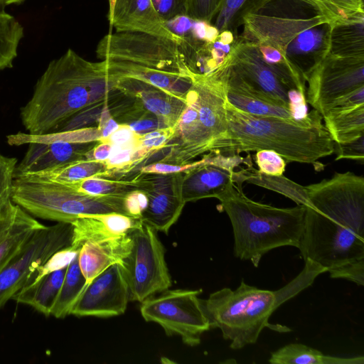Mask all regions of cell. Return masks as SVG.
Instances as JSON below:
<instances>
[{
    "mask_svg": "<svg viewBox=\"0 0 364 364\" xmlns=\"http://www.w3.org/2000/svg\"><path fill=\"white\" fill-rule=\"evenodd\" d=\"M255 159L258 171L263 174L282 176L285 171L286 161L274 151L258 150L255 155Z\"/></svg>",
    "mask_w": 364,
    "mask_h": 364,
    "instance_id": "60d3db41",
    "label": "cell"
},
{
    "mask_svg": "<svg viewBox=\"0 0 364 364\" xmlns=\"http://www.w3.org/2000/svg\"><path fill=\"white\" fill-rule=\"evenodd\" d=\"M237 32L224 30L210 42L179 40L178 45L185 63L193 75H206L220 68L230 55Z\"/></svg>",
    "mask_w": 364,
    "mask_h": 364,
    "instance_id": "603a6c76",
    "label": "cell"
},
{
    "mask_svg": "<svg viewBox=\"0 0 364 364\" xmlns=\"http://www.w3.org/2000/svg\"><path fill=\"white\" fill-rule=\"evenodd\" d=\"M67 267L52 272L36 283L23 287L12 299L31 306L46 316H50L51 309L60 289Z\"/></svg>",
    "mask_w": 364,
    "mask_h": 364,
    "instance_id": "4316f807",
    "label": "cell"
},
{
    "mask_svg": "<svg viewBox=\"0 0 364 364\" xmlns=\"http://www.w3.org/2000/svg\"><path fill=\"white\" fill-rule=\"evenodd\" d=\"M247 1L223 0L212 23L220 32L224 30L237 32V18Z\"/></svg>",
    "mask_w": 364,
    "mask_h": 364,
    "instance_id": "f35d334b",
    "label": "cell"
},
{
    "mask_svg": "<svg viewBox=\"0 0 364 364\" xmlns=\"http://www.w3.org/2000/svg\"><path fill=\"white\" fill-rule=\"evenodd\" d=\"M108 20L117 32H142L179 41L157 15L151 0H109Z\"/></svg>",
    "mask_w": 364,
    "mask_h": 364,
    "instance_id": "44dd1931",
    "label": "cell"
},
{
    "mask_svg": "<svg viewBox=\"0 0 364 364\" xmlns=\"http://www.w3.org/2000/svg\"><path fill=\"white\" fill-rule=\"evenodd\" d=\"M306 102L321 113L334 100L364 86V56L328 53L306 79Z\"/></svg>",
    "mask_w": 364,
    "mask_h": 364,
    "instance_id": "4fadbf2b",
    "label": "cell"
},
{
    "mask_svg": "<svg viewBox=\"0 0 364 364\" xmlns=\"http://www.w3.org/2000/svg\"><path fill=\"white\" fill-rule=\"evenodd\" d=\"M225 102L223 83L216 71L193 75L186 107L159 162L183 166L206 152L217 151L227 133Z\"/></svg>",
    "mask_w": 364,
    "mask_h": 364,
    "instance_id": "52a82bcc",
    "label": "cell"
},
{
    "mask_svg": "<svg viewBox=\"0 0 364 364\" xmlns=\"http://www.w3.org/2000/svg\"><path fill=\"white\" fill-rule=\"evenodd\" d=\"M102 61L108 73L117 80L123 77L137 79L181 99H186L192 84V77L153 70L129 62L110 60Z\"/></svg>",
    "mask_w": 364,
    "mask_h": 364,
    "instance_id": "484cf974",
    "label": "cell"
},
{
    "mask_svg": "<svg viewBox=\"0 0 364 364\" xmlns=\"http://www.w3.org/2000/svg\"><path fill=\"white\" fill-rule=\"evenodd\" d=\"M165 25L179 40L210 42L214 41L220 33L213 23L193 19L186 15L166 21Z\"/></svg>",
    "mask_w": 364,
    "mask_h": 364,
    "instance_id": "d590c367",
    "label": "cell"
},
{
    "mask_svg": "<svg viewBox=\"0 0 364 364\" xmlns=\"http://www.w3.org/2000/svg\"><path fill=\"white\" fill-rule=\"evenodd\" d=\"M139 139V134L127 124H119L118 129L107 139L102 140L112 146H123L136 142Z\"/></svg>",
    "mask_w": 364,
    "mask_h": 364,
    "instance_id": "681fc988",
    "label": "cell"
},
{
    "mask_svg": "<svg viewBox=\"0 0 364 364\" xmlns=\"http://www.w3.org/2000/svg\"><path fill=\"white\" fill-rule=\"evenodd\" d=\"M46 227L11 200L0 208V271Z\"/></svg>",
    "mask_w": 364,
    "mask_h": 364,
    "instance_id": "7402d4cb",
    "label": "cell"
},
{
    "mask_svg": "<svg viewBox=\"0 0 364 364\" xmlns=\"http://www.w3.org/2000/svg\"><path fill=\"white\" fill-rule=\"evenodd\" d=\"M215 71L223 81L227 102L236 109L253 115L296 119L290 108L247 84L226 60Z\"/></svg>",
    "mask_w": 364,
    "mask_h": 364,
    "instance_id": "ffe728a7",
    "label": "cell"
},
{
    "mask_svg": "<svg viewBox=\"0 0 364 364\" xmlns=\"http://www.w3.org/2000/svg\"><path fill=\"white\" fill-rule=\"evenodd\" d=\"M70 184L80 192L95 196L126 195L137 189L134 177L130 180H120L94 176Z\"/></svg>",
    "mask_w": 364,
    "mask_h": 364,
    "instance_id": "8d00e7d4",
    "label": "cell"
},
{
    "mask_svg": "<svg viewBox=\"0 0 364 364\" xmlns=\"http://www.w3.org/2000/svg\"><path fill=\"white\" fill-rule=\"evenodd\" d=\"M157 231L142 223L129 232L132 247L124 262L129 287V301L141 303L171 286L165 260V248Z\"/></svg>",
    "mask_w": 364,
    "mask_h": 364,
    "instance_id": "8fae6325",
    "label": "cell"
},
{
    "mask_svg": "<svg viewBox=\"0 0 364 364\" xmlns=\"http://www.w3.org/2000/svg\"><path fill=\"white\" fill-rule=\"evenodd\" d=\"M250 157L239 154L210 151L197 165L183 171L181 193L185 203L206 198H218L236 183V170L247 165Z\"/></svg>",
    "mask_w": 364,
    "mask_h": 364,
    "instance_id": "9a60e30c",
    "label": "cell"
},
{
    "mask_svg": "<svg viewBox=\"0 0 364 364\" xmlns=\"http://www.w3.org/2000/svg\"><path fill=\"white\" fill-rule=\"evenodd\" d=\"M159 18L165 23L186 15L188 0H151Z\"/></svg>",
    "mask_w": 364,
    "mask_h": 364,
    "instance_id": "bcb514c9",
    "label": "cell"
},
{
    "mask_svg": "<svg viewBox=\"0 0 364 364\" xmlns=\"http://www.w3.org/2000/svg\"><path fill=\"white\" fill-rule=\"evenodd\" d=\"M324 125L334 143H345L364 135V105L325 114Z\"/></svg>",
    "mask_w": 364,
    "mask_h": 364,
    "instance_id": "d6a6232c",
    "label": "cell"
},
{
    "mask_svg": "<svg viewBox=\"0 0 364 364\" xmlns=\"http://www.w3.org/2000/svg\"><path fill=\"white\" fill-rule=\"evenodd\" d=\"M26 0H3L4 7L11 4H20Z\"/></svg>",
    "mask_w": 364,
    "mask_h": 364,
    "instance_id": "816d5d0a",
    "label": "cell"
},
{
    "mask_svg": "<svg viewBox=\"0 0 364 364\" xmlns=\"http://www.w3.org/2000/svg\"><path fill=\"white\" fill-rule=\"evenodd\" d=\"M113 146L103 141H100L93 148L89 159L98 161H105L110 156Z\"/></svg>",
    "mask_w": 364,
    "mask_h": 364,
    "instance_id": "f907efd6",
    "label": "cell"
},
{
    "mask_svg": "<svg viewBox=\"0 0 364 364\" xmlns=\"http://www.w3.org/2000/svg\"><path fill=\"white\" fill-rule=\"evenodd\" d=\"M226 62L247 84L291 109L289 98L290 90L263 61L253 42L238 35Z\"/></svg>",
    "mask_w": 364,
    "mask_h": 364,
    "instance_id": "ac0fdd59",
    "label": "cell"
},
{
    "mask_svg": "<svg viewBox=\"0 0 364 364\" xmlns=\"http://www.w3.org/2000/svg\"><path fill=\"white\" fill-rule=\"evenodd\" d=\"M241 183L246 181L275 191L294 201L297 205L311 207L306 187L282 176H270L260 173L250 162L238 170Z\"/></svg>",
    "mask_w": 364,
    "mask_h": 364,
    "instance_id": "83f0119b",
    "label": "cell"
},
{
    "mask_svg": "<svg viewBox=\"0 0 364 364\" xmlns=\"http://www.w3.org/2000/svg\"><path fill=\"white\" fill-rule=\"evenodd\" d=\"M201 290L166 289L141 302L140 312L146 321L161 326L168 336L176 335L186 345L200 343L202 334L210 328V322L198 298Z\"/></svg>",
    "mask_w": 364,
    "mask_h": 364,
    "instance_id": "30bf717a",
    "label": "cell"
},
{
    "mask_svg": "<svg viewBox=\"0 0 364 364\" xmlns=\"http://www.w3.org/2000/svg\"><path fill=\"white\" fill-rule=\"evenodd\" d=\"M99 141L56 139L46 142H30L23 159L16 166L14 178L89 159L92 150Z\"/></svg>",
    "mask_w": 364,
    "mask_h": 364,
    "instance_id": "d6986e66",
    "label": "cell"
},
{
    "mask_svg": "<svg viewBox=\"0 0 364 364\" xmlns=\"http://www.w3.org/2000/svg\"><path fill=\"white\" fill-rule=\"evenodd\" d=\"M266 2L269 0H259ZM314 4L331 24L364 16L363 0H309Z\"/></svg>",
    "mask_w": 364,
    "mask_h": 364,
    "instance_id": "74e56055",
    "label": "cell"
},
{
    "mask_svg": "<svg viewBox=\"0 0 364 364\" xmlns=\"http://www.w3.org/2000/svg\"><path fill=\"white\" fill-rule=\"evenodd\" d=\"M129 287L124 264H114L85 286L73 305L75 316L109 318L123 314L129 301Z\"/></svg>",
    "mask_w": 364,
    "mask_h": 364,
    "instance_id": "5bb4252c",
    "label": "cell"
},
{
    "mask_svg": "<svg viewBox=\"0 0 364 364\" xmlns=\"http://www.w3.org/2000/svg\"><path fill=\"white\" fill-rule=\"evenodd\" d=\"M218 200L232 227L236 257L257 267L264 255L273 249L299 248L306 206L277 208L257 202L235 183Z\"/></svg>",
    "mask_w": 364,
    "mask_h": 364,
    "instance_id": "8992f818",
    "label": "cell"
},
{
    "mask_svg": "<svg viewBox=\"0 0 364 364\" xmlns=\"http://www.w3.org/2000/svg\"><path fill=\"white\" fill-rule=\"evenodd\" d=\"M272 364H363L364 357L340 358L323 354L302 343H289L271 353Z\"/></svg>",
    "mask_w": 364,
    "mask_h": 364,
    "instance_id": "f1b7e54d",
    "label": "cell"
},
{
    "mask_svg": "<svg viewBox=\"0 0 364 364\" xmlns=\"http://www.w3.org/2000/svg\"><path fill=\"white\" fill-rule=\"evenodd\" d=\"M223 0H188L186 16L188 17L213 22Z\"/></svg>",
    "mask_w": 364,
    "mask_h": 364,
    "instance_id": "7bdbcfd3",
    "label": "cell"
},
{
    "mask_svg": "<svg viewBox=\"0 0 364 364\" xmlns=\"http://www.w3.org/2000/svg\"><path fill=\"white\" fill-rule=\"evenodd\" d=\"M124 203L128 216L141 219L142 213L146 208L148 198L143 191L136 189L126 194Z\"/></svg>",
    "mask_w": 364,
    "mask_h": 364,
    "instance_id": "c3c4849f",
    "label": "cell"
},
{
    "mask_svg": "<svg viewBox=\"0 0 364 364\" xmlns=\"http://www.w3.org/2000/svg\"><path fill=\"white\" fill-rule=\"evenodd\" d=\"M85 284L86 279L81 272L77 254L67 267L60 289L51 309L50 315L57 318H64L70 315L73 305Z\"/></svg>",
    "mask_w": 364,
    "mask_h": 364,
    "instance_id": "836d02e7",
    "label": "cell"
},
{
    "mask_svg": "<svg viewBox=\"0 0 364 364\" xmlns=\"http://www.w3.org/2000/svg\"><path fill=\"white\" fill-rule=\"evenodd\" d=\"M142 223L141 219L118 213L85 215L70 223L73 225L70 246L79 251L87 242L127 234Z\"/></svg>",
    "mask_w": 364,
    "mask_h": 364,
    "instance_id": "cb8c5ba5",
    "label": "cell"
},
{
    "mask_svg": "<svg viewBox=\"0 0 364 364\" xmlns=\"http://www.w3.org/2000/svg\"><path fill=\"white\" fill-rule=\"evenodd\" d=\"M24 29L12 15L0 11V70L11 68L18 55Z\"/></svg>",
    "mask_w": 364,
    "mask_h": 364,
    "instance_id": "e575fe53",
    "label": "cell"
},
{
    "mask_svg": "<svg viewBox=\"0 0 364 364\" xmlns=\"http://www.w3.org/2000/svg\"><path fill=\"white\" fill-rule=\"evenodd\" d=\"M132 247L129 232L107 240L85 242L78 253L79 265L86 279L85 286L109 267L117 263L124 264Z\"/></svg>",
    "mask_w": 364,
    "mask_h": 364,
    "instance_id": "d4e9b609",
    "label": "cell"
},
{
    "mask_svg": "<svg viewBox=\"0 0 364 364\" xmlns=\"http://www.w3.org/2000/svg\"><path fill=\"white\" fill-rule=\"evenodd\" d=\"M227 133L218 151L240 154L272 150L285 160L314 164L334 153V142L314 109L301 119L257 116L225 102Z\"/></svg>",
    "mask_w": 364,
    "mask_h": 364,
    "instance_id": "277c9868",
    "label": "cell"
},
{
    "mask_svg": "<svg viewBox=\"0 0 364 364\" xmlns=\"http://www.w3.org/2000/svg\"><path fill=\"white\" fill-rule=\"evenodd\" d=\"M306 207L299 249L303 259L325 268L364 259V178L335 173L306 186Z\"/></svg>",
    "mask_w": 364,
    "mask_h": 364,
    "instance_id": "6da1fadb",
    "label": "cell"
},
{
    "mask_svg": "<svg viewBox=\"0 0 364 364\" xmlns=\"http://www.w3.org/2000/svg\"><path fill=\"white\" fill-rule=\"evenodd\" d=\"M115 89L134 119H155L164 128L173 127L186 107V99L137 79L119 78Z\"/></svg>",
    "mask_w": 364,
    "mask_h": 364,
    "instance_id": "e0dca14e",
    "label": "cell"
},
{
    "mask_svg": "<svg viewBox=\"0 0 364 364\" xmlns=\"http://www.w3.org/2000/svg\"><path fill=\"white\" fill-rule=\"evenodd\" d=\"M364 105V86L358 87L331 102L321 113L325 114L341 112Z\"/></svg>",
    "mask_w": 364,
    "mask_h": 364,
    "instance_id": "ee69618b",
    "label": "cell"
},
{
    "mask_svg": "<svg viewBox=\"0 0 364 364\" xmlns=\"http://www.w3.org/2000/svg\"><path fill=\"white\" fill-rule=\"evenodd\" d=\"M333 279H344L364 285V259L350 262L328 270Z\"/></svg>",
    "mask_w": 364,
    "mask_h": 364,
    "instance_id": "f6af8a7d",
    "label": "cell"
},
{
    "mask_svg": "<svg viewBox=\"0 0 364 364\" xmlns=\"http://www.w3.org/2000/svg\"><path fill=\"white\" fill-rule=\"evenodd\" d=\"M17 159L0 154V208L11 200L14 173Z\"/></svg>",
    "mask_w": 364,
    "mask_h": 364,
    "instance_id": "b9f144b4",
    "label": "cell"
},
{
    "mask_svg": "<svg viewBox=\"0 0 364 364\" xmlns=\"http://www.w3.org/2000/svg\"><path fill=\"white\" fill-rule=\"evenodd\" d=\"M117 80L102 60L90 62L69 48L50 61L37 80L21 109L22 124L31 134L53 132L78 112L107 102Z\"/></svg>",
    "mask_w": 364,
    "mask_h": 364,
    "instance_id": "7a4b0ae2",
    "label": "cell"
},
{
    "mask_svg": "<svg viewBox=\"0 0 364 364\" xmlns=\"http://www.w3.org/2000/svg\"><path fill=\"white\" fill-rule=\"evenodd\" d=\"M4 8L3 0H0V11H4Z\"/></svg>",
    "mask_w": 364,
    "mask_h": 364,
    "instance_id": "f5cc1de1",
    "label": "cell"
},
{
    "mask_svg": "<svg viewBox=\"0 0 364 364\" xmlns=\"http://www.w3.org/2000/svg\"><path fill=\"white\" fill-rule=\"evenodd\" d=\"M126 195L95 196L79 191L70 183L28 177L14 178L11 200L34 218L71 223L90 214L127 215Z\"/></svg>",
    "mask_w": 364,
    "mask_h": 364,
    "instance_id": "ba28073f",
    "label": "cell"
},
{
    "mask_svg": "<svg viewBox=\"0 0 364 364\" xmlns=\"http://www.w3.org/2000/svg\"><path fill=\"white\" fill-rule=\"evenodd\" d=\"M96 53L102 60L129 62L186 77L193 76L178 43L160 36L130 31L109 33L97 44Z\"/></svg>",
    "mask_w": 364,
    "mask_h": 364,
    "instance_id": "9c48e42d",
    "label": "cell"
},
{
    "mask_svg": "<svg viewBox=\"0 0 364 364\" xmlns=\"http://www.w3.org/2000/svg\"><path fill=\"white\" fill-rule=\"evenodd\" d=\"M79 251L73 249L70 245L55 252L44 264L36 270L30 284L36 283L42 277L52 272L68 267L78 254Z\"/></svg>",
    "mask_w": 364,
    "mask_h": 364,
    "instance_id": "ab89813d",
    "label": "cell"
},
{
    "mask_svg": "<svg viewBox=\"0 0 364 364\" xmlns=\"http://www.w3.org/2000/svg\"><path fill=\"white\" fill-rule=\"evenodd\" d=\"M94 176H109L105 161L93 159H84L50 170L28 174L21 177H28L62 183H72Z\"/></svg>",
    "mask_w": 364,
    "mask_h": 364,
    "instance_id": "4dcf8cb0",
    "label": "cell"
},
{
    "mask_svg": "<svg viewBox=\"0 0 364 364\" xmlns=\"http://www.w3.org/2000/svg\"><path fill=\"white\" fill-rule=\"evenodd\" d=\"M183 172L142 173L134 176L138 190L147 196L148 203L141 220L156 231L168 234L179 218L186 204L181 193Z\"/></svg>",
    "mask_w": 364,
    "mask_h": 364,
    "instance_id": "2e32d148",
    "label": "cell"
},
{
    "mask_svg": "<svg viewBox=\"0 0 364 364\" xmlns=\"http://www.w3.org/2000/svg\"><path fill=\"white\" fill-rule=\"evenodd\" d=\"M326 269L310 259L305 260L301 273L284 287L270 291L258 289L241 281L235 290L223 288L202 300L210 328L220 329L230 341L232 349H241L257 341L272 314L283 303L310 286Z\"/></svg>",
    "mask_w": 364,
    "mask_h": 364,
    "instance_id": "5b68a950",
    "label": "cell"
},
{
    "mask_svg": "<svg viewBox=\"0 0 364 364\" xmlns=\"http://www.w3.org/2000/svg\"><path fill=\"white\" fill-rule=\"evenodd\" d=\"M334 152L336 153V160L350 159L363 163L364 161V135L348 142L334 143Z\"/></svg>",
    "mask_w": 364,
    "mask_h": 364,
    "instance_id": "7dc6e473",
    "label": "cell"
},
{
    "mask_svg": "<svg viewBox=\"0 0 364 364\" xmlns=\"http://www.w3.org/2000/svg\"><path fill=\"white\" fill-rule=\"evenodd\" d=\"M240 36L285 53L305 80L329 52L331 21L309 0H269L242 16Z\"/></svg>",
    "mask_w": 364,
    "mask_h": 364,
    "instance_id": "3957f363",
    "label": "cell"
},
{
    "mask_svg": "<svg viewBox=\"0 0 364 364\" xmlns=\"http://www.w3.org/2000/svg\"><path fill=\"white\" fill-rule=\"evenodd\" d=\"M73 225L58 222L37 231L0 271V309L23 287L55 252L72 243Z\"/></svg>",
    "mask_w": 364,
    "mask_h": 364,
    "instance_id": "7c38bea8",
    "label": "cell"
},
{
    "mask_svg": "<svg viewBox=\"0 0 364 364\" xmlns=\"http://www.w3.org/2000/svg\"><path fill=\"white\" fill-rule=\"evenodd\" d=\"M253 43L263 61L282 80L287 87L290 90H296L306 97L305 77L285 53L269 43Z\"/></svg>",
    "mask_w": 364,
    "mask_h": 364,
    "instance_id": "1f68e13d",
    "label": "cell"
},
{
    "mask_svg": "<svg viewBox=\"0 0 364 364\" xmlns=\"http://www.w3.org/2000/svg\"><path fill=\"white\" fill-rule=\"evenodd\" d=\"M328 53L364 56V16L332 25Z\"/></svg>",
    "mask_w": 364,
    "mask_h": 364,
    "instance_id": "f546056e",
    "label": "cell"
}]
</instances>
